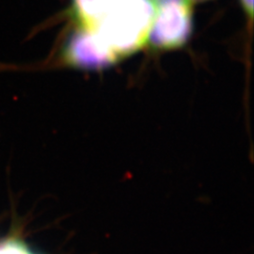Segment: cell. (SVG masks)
Wrapping results in <instances>:
<instances>
[{
	"mask_svg": "<svg viewBox=\"0 0 254 254\" xmlns=\"http://www.w3.org/2000/svg\"><path fill=\"white\" fill-rule=\"evenodd\" d=\"M247 12L252 16L254 12V0H241Z\"/></svg>",
	"mask_w": 254,
	"mask_h": 254,
	"instance_id": "5b68a950",
	"label": "cell"
},
{
	"mask_svg": "<svg viewBox=\"0 0 254 254\" xmlns=\"http://www.w3.org/2000/svg\"><path fill=\"white\" fill-rule=\"evenodd\" d=\"M154 17L148 42L156 48L171 49L184 45L191 31L190 0H151Z\"/></svg>",
	"mask_w": 254,
	"mask_h": 254,
	"instance_id": "7a4b0ae2",
	"label": "cell"
},
{
	"mask_svg": "<svg viewBox=\"0 0 254 254\" xmlns=\"http://www.w3.org/2000/svg\"><path fill=\"white\" fill-rule=\"evenodd\" d=\"M0 254H35L18 241H8L0 245Z\"/></svg>",
	"mask_w": 254,
	"mask_h": 254,
	"instance_id": "277c9868",
	"label": "cell"
},
{
	"mask_svg": "<svg viewBox=\"0 0 254 254\" xmlns=\"http://www.w3.org/2000/svg\"><path fill=\"white\" fill-rule=\"evenodd\" d=\"M68 55L73 64L85 67L104 66L116 61V58L94 37L84 31L72 41Z\"/></svg>",
	"mask_w": 254,
	"mask_h": 254,
	"instance_id": "3957f363",
	"label": "cell"
},
{
	"mask_svg": "<svg viewBox=\"0 0 254 254\" xmlns=\"http://www.w3.org/2000/svg\"><path fill=\"white\" fill-rule=\"evenodd\" d=\"M190 1L192 3V2H200V1H203V0H190Z\"/></svg>",
	"mask_w": 254,
	"mask_h": 254,
	"instance_id": "8992f818",
	"label": "cell"
},
{
	"mask_svg": "<svg viewBox=\"0 0 254 254\" xmlns=\"http://www.w3.org/2000/svg\"><path fill=\"white\" fill-rule=\"evenodd\" d=\"M73 4L84 32L116 57L147 43L154 17L151 0H73Z\"/></svg>",
	"mask_w": 254,
	"mask_h": 254,
	"instance_id": "6da1fadb",
	"label": "cell"
}]
</instances>
